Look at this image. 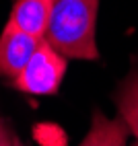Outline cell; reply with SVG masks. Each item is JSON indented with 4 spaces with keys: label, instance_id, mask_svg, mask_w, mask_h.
Wrapping results in <instances>:
<instances>
[{
    "label": "cell",
    "instance_id": "1",
    "mask_svg": "<svg viewBox=\"0 0 138 146\" xmlns=\"http://www.w3.org/2000/svg\"><path fill=\"white\" fill-rule=\"evenodd\" d=\"M97 11L99 0H52L43 39L64 58L97 60Z\"/></svg>",
    "mask_w": 138,
    "mask_h": 146
},
{
    "label": "cell",
    "instance_id": "2",
    "mask_svg": "<svg viewBox=\"0 0 138 146\" xmlns=\"http://www.w3.org/2000/svg\"><path fill=\"white\" fill-rule=\"evenodd\" d=\"M64 72L66 58L56 52L45 39H41L25 68L15 78V84L19 91L27 95H52L58 91Z\"/></svg>",
    "mask_w": 138,
    "mask_h": 146
},
{
    "label": "cell",
    "instance_id": "3",
    "mask_svg": "<svg viewBox=\"0 0 138 146\" xmlns=\"http://www.w3.org/2000/svg\"><path fill=\"white\" fill-rule=\"evenodd\" d=\"M39 41H41L39 37L29 35L13 23H8L0 35V74L17 78L37 50Z\"/></svg>",
    "mask_w": 138,
    "mask_h": 146
},
{
    "label": "cell",
    "instance_id": "4",
    "mask_svg": "<svg viewBox=\"0 0 138 146\" xmlns=\"http://www.w3.org/2000/svg\"><path fill=\"white\" fill-rule=\"evenodd\" d=\"M50 8L52 0H17L8 23H13L29 35L43 39L47 21H50Z\"/></svg>",
    "mask_w": 138,
    "mask_h": 146
},
{
    "label": "cell",
    "instance_id": "5",
    "mask_svg": "<svg viewBox=\"0 0 138 146\" xmlns=\"http://www.w3.org/2000/svg\"><path fill=\"white\" fill-rule=\"evenodd\" d=\"M128 142V125L124 119H109L103 113H93L91 130L78 146H126Z\"/></svg>",
    "mask_w": 138,
    "mask_h": 146
},
{
    "label": "cell",
    "instance_id": "6",
    "mask_svg": "<svg viewBox=\"0 0 138 146\" xmlns=\"http://www.w3.org/2000/svg\"><path fill=\"white\" fill-rule=\"evenodd\" d=\"M115 103L120 109V117L128 125V132H132L138 142V70L120 84L115 93Z\"/></svg>",
    "mask_w": 138,
    "mask_h": 146
},
{
    "label": "cell",
    "instance_id": "7",
    "mask_svg": "<svg viewBox=\"0 0 138 146\" xmlns=\"http://www.w3.org/2000/svg\"><path fill=\"white\" fill-rule=\"evenodd\" d=\"M0 146H15L13 138H11V134L6 132V128L2 123H0Z\"/></svg>",
    "mask_w": 138,
    "mask_h": 146
},
{
    "label": "cell",
    "instance_id": "8",
    "mask_svg": "<svg viewBox=\"0 0 138 146\" xmlns=\"http://www.w3.org/2000/svg\"><path fill=\"white\" fill-rule=\"evenodd\" d=\"M132 146H138V142H134V144H132Z\"/></svg>",
    "mask_w": 138,
    "mask_h": 146
}]
</instances>
